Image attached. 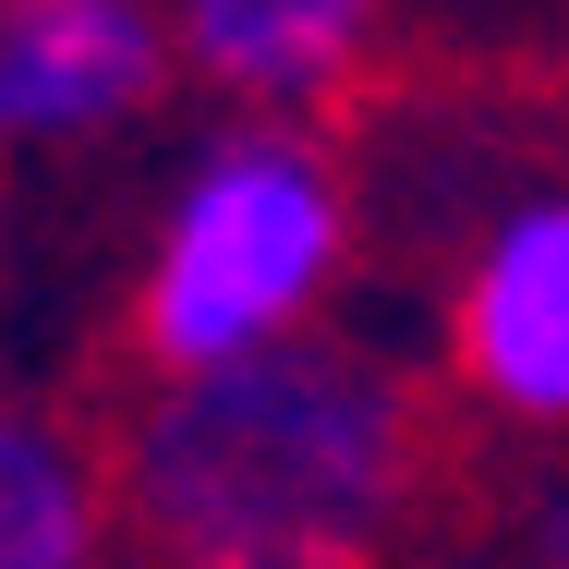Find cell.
<instances>
[{
  "label": "cell",
  "mask_w": 569,
  "mask_h": 569,
  "mask_svg": "<svg viewBox=\"0 0 569 569\" xmlns=\"http://www.w3.org/2000/svg\"><path fill=\"white\" fill-rule=\"evenodd\" d=\"M412 485L425 400L351 340L158 376L110 449L133 569H376Z\"/></svg>",
  "instance_id": "1"
},
{
  "label": "cell",
  "mask_w": 569,
  "mask_h": 569,
  "mask_svg": "<svg viewBox=\"0 0 569 569\" xmlns=\"http://www.w3.org/2000/svg\"><path fill=\"white\" fill-rule=\"evenodd\" d=\"M340 242H351L340 170L303 133H230L182 182V207H170L158 254H146L133 351L158 376H207V363L303 340L316 291L340 279Z\"/></svg>",
  "instance_id": "2"
},
{
  "label": "cell",
  "mask_w": 569,
  "mask_h": 569,
  "mask_svg": "<svg viewBox=\"0 0 569 569\" xmlns=\"http://www.w3.org/2000/svg\"><path fill=\"white\" fill-rule=\"evenodd\" d=\"M449 340H460V376H472L485 412L569 425V194H546V207L485 230Z\"/></svg>",
  "instance_id": "3"
},
{
  "label": "cell",
  "mask_w": 569,
  "mask_h": 569,
  "mask_svg": "<svg viewBox=\"0 0 569 569\" xmlns=\"http://www.w3.org/2000/svg\"><path fill=\"white\" fill-rule=\"evenodd\" d=\"M170 37L146 0H0V146H61L146 110Z\"/></svg>",
  "instance_id": "4"
},
{
  "label": "cell",
  "mask_w": 569,
  "mask_h": 569,
  "mask_svg": "<svg viewBox=\"0 0 569 569\" xmlns=\"http://www.w3.org/2000/svg\"><path fill=\"white\" fill-rule=\"evenodd\" d=\"M363 37H376V0H182L194 73H219L242 98H316V86H340Z\"/></svg>",
  "instance_id": "5"
},
{
  "label": "cell",
  "mask_w": 569,
  "mask_h": 569,
  "mask_svg": "<svg viewBox=\"0 0 569 569\" xmlns=\"http://www.w3.org/2000/svg\"><path fill=\"white\" fill-rule=\"evenodd\" d=\"M110 460L37 412H0V569H98L110 546Z\"/></svg>",
  "instance_id": "6"
},
{
  "label": "cell",
  "mask_w": 569,
  "mask_h": 569,
  "mask_svg": "<svg viewBox=\"0 0 569 569\" xmlns=\"http://www.w3.org/2000/svg\"><path fill=\"white\" fill-rule=\"evenodd\" d=\"M533 569H569V497H546V521H533Z\"/></svg>",
  "instance_id": "7"
}]
</instances>
